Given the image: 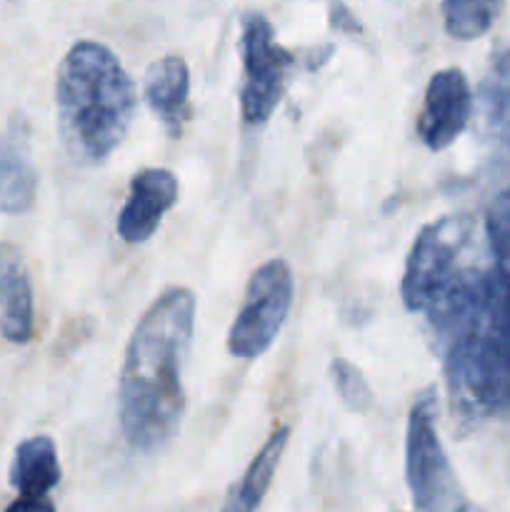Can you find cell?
I'll return each mask as SVG.
<instances>
[{"instance_id": "cell-1", "label": "cell", "mask_w": 510, "mask_h": 512, "mask_svg": "<svg viewBox=\"0 0 510 512\" xmlns=\"http://www.w3.org/2000/svg\"><path fill=\"white\" fill-rule=\"evenodd\" d=\"M465 255L423 315L455 408L470 418H510V283L495 265L465 263Z\"/></svg>"}, {"instance_id": "cell-2", "label": "cell", "mask_w": 510, "mask_h": 512, "mask_svg": "<svg viewBox=\"0 0 510 512\" xmlns=\"http://www.w3.org/2000/svg\"><path fill=\"white\" fill-rule=\"evenodd\" d=\"M193 325L195 295L188 288L165 290L135 325L118 383L120 430L130 448L153 453L180 430Z\"/></svg>"}, {"instance_id": "cell-3", "label": "cell", "mask_w": 510, "mask_h": 512, "mask_svg": "<svg viewBox=\"0 0 510 512\" xmlns=\"http://www.w3.org/2000/svg\"><path fill=\"white\" fill-rule=\"evenodd\" d=\"M55 108L60 140L70 158L98 165L128 133L135 85L108 45L78 40L58 65Z\"/></svg>"}, {"instance_id": "cell-4", "label": "cell", "mask_w": 510, "mask_h": 512, "mask_svg": "<svg viewBox=\"0 0 510 512\" xmlns=\"http://www.w3.org/2000/svg\"><path fill=\"white\" fill-rule=\"evenodd\" d=\"M293 305V273L283 258L260 265L248 280L243 305L228 333L230 355L260 358L273 345Z\"/></svg>"}, {"instance_id": "cell-5", "label": "cell", "mask_w": 510, "mask_h": 512, "mask_svg": "<svg viewBox=\"0 0 510 512\" xmlns=\"http://www.w3.org/2000/svg\"><path fill=\"white\" fill-rule=\"evenodd\" d=\"M240 58H243L240 113L248 125H265L283 98L295 58L275 40L273 25L263 13L243 15Z\"/></svg>"}, {"instance_id": "cell-6", "label": "cell", "mask_w": 510, "mask_h": 512, "mask_svg": "<svg viewBox=\"0 0 510 512\" xmlns=\"http://www.w3.org/2000/svg\"><path fill=\"white\" fill-rule=\"evenodd\" d=\"M438 400L435 390L415 398L405 430V478L413 505L420 512H445L455 495L453 468L438 438Z\"/></svg>"}, {"instance_id": "cell-7", "label": "cell", "mask_w": 510, "mask_h": 512, "mask_svg": "<svg viewBox=\"0 0 510 512\" xmlns=\"http://www.w3.org/2000/svg\"><path fill=\"white\" fill-rule=\"evenodd\" d=\"M473 245L468 218H440L425 225L410 248L400 295L410 313H423L430 300L445 288L463 255Z\"/></svg>"}, {"instance_id": "cell-8", "label": "cell", "mask_w": 510, "mask_h": 512, "mask_svg": "<svg viewBox=\"0 0 510 512\" xmlns=\"http://www.w3.org/2000/svg\"><path fill=\"white\" fill-rule=\"evenodd\" d=\"M473 110L468 78L460 68H445L430 78L418 118V135L430 150H445L465 130Z\"/></svg>"}, {"instance_id": "cell-9", "label": "cell", "mask_w": 510, "mask_h": 512, "mask_svg": "<svg viewBox=\"0 0 510 512\" xmlns=\"http://www.w3.org/2000/svg\"><path fill=\"white\" fill-rule=\"evenodd\" d=\"M180 183L170 170L143 168L130 180V193L118 215V235L130 245H143L175 205Z\"/></svg>"}, {"instance_id": "cell-10", "label": "cell", "mask_w": 510, "mask_h": 512, "mask_svg": "<svg viewBox=\"0 0 510 512\" xmlns=\"http://www.w3.org/2000/svg\"><path fill=\"white\" fill-rule=\"evenodd\" d=\"M0 333L15 345H25L35 333V308L30 275L23 253L0 243Z\"/></svg>"}, {"instance_id": "cell-11", "label": "cell", "mask_w": 510, "mask_h": 512, "mask_svg": "<svg viewBox=\"0 0 510 512\" xmlns=\"http://www.w3.org/2000/svg\"><path fill=\"white\" fill-rule=\"evenodd\" d=\"M38 173L30 160V143L23 123H13L0 135V213L20 215L33 208Z\"/></svg>"}, {"instance_id": "cell-12", "label": "cell", "mask_w": 510, "mask_h": 512, "mask_svg": "<svg viewBox=\"0 0 510 512\" xmlns=\"http://www.w3.org/2000/svg\"><path fill=\"white\" fill-rule=\"evenodd\" d=\"M60 460L55 440L48 435H35L23 440L15 448L13 465H10V485L18 490V498H48L60 483Z\"/></svg>"}, {"instance_id": "cell-13", "label": "cell", "mask_w": 510, "mask_h": 512, "mask_svg": "<svg viewBox=\"0 0 510 512\" xmlns=\"http://www.w3.org/2000/svg\"><path fill=\"white\" fill-rule=\"evenodd\" d=\"M188 93L190 70L180 55H165L155 60L145 73V98L150 110L168 125L170 133H178V125L183 123Z\"/></svg>"}, {"instance_id": "cell-14", "label": "cell", "mask_w": 510, "mask_h": 512, "mask_svg": "<svg viewBox=\"0 0 510 512\" xmlns=\"http://www.w3.org/2000/svg\"><path fill=\"white\" fill-rule=\"evenodd\" d=\"M288 438V425H280V428H275L273 433H270V438L265 440V445L258 450V455L250 460L248 470H245L243 478L238 480V485L230 488L228 498H225L223 503V512H255L260 508L270 483H273V475L275 470H278L280 458H283Z\"/></svg>"}, {"instance_id": "cell-15", "label": "cell", "mask_w": 510, "mask_h": 512, "mask_svg": "<svg viewBox=\"0 0 510 512\" xmlns=\"http://www.w3.org/2000/svg\"><path fill=\"white\" fill-rule=\"evenodd\" d=\"M480 113L495 140L510 145V48L490 65L480 88Z\"/></svg>"}, {"instance_id": "cell-16", "label": "cell", "mask_w": 510, "mask_h": 512, "mask_svg": "<svg viewBox=\"0 0 510 512\" xmlns=\"http://www.w3.org/2000/svg\"><path fill=\"white\" fill-rule=\"evenodd\" d=\"M498 10V3H485V0H448L443 3L445 33L458 40L480 38L490 30Z\"/></svg>"}, {"instance_id": "cell-17", "label": "cell", "mask_w": 510, "mask_h": 512, "mask_svg": "<svg viewBox=\"0 0 510 512\" xmlns=\"http://www.w3.org/2000/svg\"><path fill=\"white\" fill-rule=\"evenodd\" d=\"M485 240L495 270L510 283V185L495 195L485 213Z\"/></svg>"}, {"instance_id": "cell-18", "label": "cell", "mask_w": 510, "mask_h": 512, "mask_svg": "<svg viewBox=\"0 0 510 512\" xmlns=\"http://www.w3.org/2000/svg\"><path fill=\"white\" fill-rule=\"evenodd\" d=\"M330 378H333L335 390H338V395L350 410L368 413L373 408V390H370L365 375L353 363H348L345 358H335L330 363Z\"/></svg>"}, {"instance_id": "cell-19", "label": "cell", "mask_w": 510, "mask_h": 512, "mask_svg": "<svg viewBox=\"0 0 510 512\" xmlns=\"http://www.w3.org/2000/svg\"><path fill=\"white\" fill-rule=\"evenodd\" d=\"M330 25H333L335 30H343V33H360L358 18L340 3L330 5Z\"/></svg>"}, {"instance_id": "cell-20", "label": "cell", "mask_w": 510, "mask_h": 512, "mask_svg": "<svg viewBox=\"0 0 510 512\" xmlns=\"http://www.w3.org/2000/svg\"><path fill=\"white\" fill-rule=\"evenodd\" d=\"M5 512H55V505L48 498H15L13 503L5 508Z\"/></svg>"}, {"instance_id": "cell-21", "label": "cell", "mask_w": 510, "mask_h": 512, "mask_svg": "<svg viewBox=\"0 0 510 512\" xmlns=\"http://www.w3.org/2000/svg\"><path fill=\"white\" fill-rule=\"evenodd\" d=\"M455 512H480V510L475 508V505H470V503H463V505H460V508L455 510Z\"/></svg>"}]
</instances>
